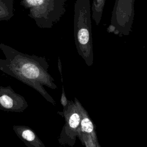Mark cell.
I'll use <instances>...</instances> for the list:
<instances>
[{"mask_svg": "<svg viewBox=\"0 0 147 147\" xmlns=\"http://www.w3.org/2000/svg\"><path fill=\"white\" fill-rule=\"evenodd\" d=\"M0 103L5 108H11L13 106V100L9 96L3 95L0 97Z\"/></svg>", "mask_w": 147, "mask_h": 147, "instance_id": "7", "label": "cell"}, {"mask_svg": "<svg viewBox=\"0 0 147 147\" xmlns=\"http://www.w3.org/2000/svg\"><path fill=\"white\" fill-rule=\"evenodd\" d=\"M91 6L90 0H76L74 3V36L79 53L88 65L93 62Z\"/></svg>", "mask_w": 147, "mask_h": 147, "instance_id": "1", "label": "cell"}, {"mask_svg": "<svg viewBox=\"0 0 147 147\" xmlns=\"http://www.w3.org/2000/svg\"><path fill=\"white\" fill-rule=\"evenodd\" d=\"M68 0H20L26 14L41 29H51L65 14Z\"/></svg>", "mask_w": 147, "mask_h": 147, "instance_id": "2", "label": "cell"}, {"mask_svg": "<svg viewBox=\"0 0 147 147\" xmlns=\"http://www.w3.org/2000/svg\"><path fill=\"white\" fill-rule=\"evenodd\" d=\"M81 130L83 133L90 135L96 144H99L95 132L94 126L91 119L87 116L83 117L81 121Z\"/></svg>", "mask_w": 147, "mask_h": 147, "instance_id": "5", "label": "cell"}, {"mask_svg": "<svg viewBox=\"0 0 147 147\" xmlns=\"http://www.w3.org/2000/svg\"><path fill=\"white\" fill-rule=\"evenodd\" d=\"M14 16V0H0V21H8Z\"/></svg>", "mask_w": 147, "mask_h": 147, "instance_id": "3", "label": "cell"}, {"mask_svg": "<svg viewBox=\"0 0 147 147\" xmlns=\"http://www.w3.org/2000/svg\"><path fill=\"white\" fill-rule=\"evenodd\" d=\"M22 136L24 139L29 141H32L35 138V135L34 133L30 130H24L22 132Z\"/></svg>", "mask_w": 147, "mask_h": 147, "instance_id": "8", "label": "cell"}, {"mask_svg": "<svg viewBox=\"0 0 147 147\" xmlns=\"http://www.w3.org/2000/svg\"><path fill=\"white\" fill-rule=\"evenodd\" d=\"M106 0H92L91 5V18L98 25L102 19Z\"/></svg>", "mask_w": 147, "mask_h": 147, "instance_id": "4", "label": "cell"}, {"mask_svg": "<svg viewBox=\"0 0 147 147\" xmlns=\"http://www.w3.org/2000/svg\"><path fill=\"white\" fill-rule=\"evenodd\" d=\"M80 115L77 113H74L71 115V116L69 118V126L74 129H76L78 127L80 123Z\"/></svg>", "mask_w": 147, "mask_h": 147, "instance_id": "6", "label": "cell"}]
</instances>
